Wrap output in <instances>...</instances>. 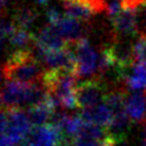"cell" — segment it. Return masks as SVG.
I'll return each instance as SVG.
<instances>
[{"label": "cell", "mask_w": 146, "mask_h": 146, "mask_svg": "<svg viewBox=\"0 0 146 146\" xmlns=\"http://www.w3.org/2000/svg\"><path fill=\"white\" fill-rule=\"evenodd\" d=\"M133 60L146 63V39L139 38L133 42Z\"/></svg>", "instance_id": "cell-15"}, {"label": "cell", "mask_w": 146, "mask_h": 146, "mask_svg": "<svg viewBox=\"0 0 146 146\" xmlns=\"http://www.w3.org/2000/svg\"><path fill=\"white\" fill-rule=\"evenodd\" d=\"M36 3H39V5H46V3H48V1L49 0H34Z\"/></svg>", "instance_id": "cell-19"}, {"label": "cell", "mask_w": 146, "mask_h": 146, "mask_svg": "<svg viewBox=\"0 0 146 146\" xmlns=\"http://www.w3.org/2000/svg\"><path fill=\"white\" fill-rule=\"evenodd\" d=\"M44 72L42 64L27 48L15 49L9 54L2 68L3 80L18 81L23 83L41 82Z\"/></svg>", "instance_id": "cell-1"}, {"label": "cell", "mask_w": 146, "mask_h": 146, "mask_svg": "<svg viewBox=\"0 0 146 146\" xmlns=\"http://www.w3.org/2000/svg\"><path fill=\"white\" fill-rule=\"evenodd\" d=\"M80 116L87 123H94V124L108 128L113 119V111L104 102L94 107L81 110Z\"/></svg>", "instance_id": "cell-8"}, {"label": "cell", "mask_w": 146, "mask_h": 146, "mask_svg": "<svg viewBox=\"0 0 146 146\" xmlns=\"http://www.w3.org/2000/svg\"><path fill=\"white\" fill-rule=\"evenodd\" d=\"M137 16V24H138V32L146 27V3L138 7L136 10Z\"/></svg>", "instance_id": "cell-16"}, {"label": "cell", "mask_w": 146, "mask_h": 146, "mask_svg": "<svg viewBox=\"0 0 146 146\" xmlns=\"http://www.w3.org/2000/svg\"><path fill=\"white\" fill-rule=\"evenodd\" d=\"M67 47L73 52L75 59V70L78 76L98 75L99 52H97L86 38L75 41H67Z\"/></svg>", "instance_id": "cell-2"}, {"label": "cell", "mask_w": 146, "mask_h": 146, "mask_svg": "<svg viewBox=\"0 0 146 146\" xmlns=\"http://www.w3.org/2000/svg\"><path fill=\"white\" fill-rule=\"evenodd\" d=\"M139 34H140V36H141V38L146 39V27H145V29H143V30H140V31H139Z\"/></svg>", "instance_id": "cell-18"}, {"label": "cell", "mask_w": 146, "mask_h": 146, "mask_svg": "<svg viewBox=\"0 0 146 146\" xmlns=\"http://www.w3.org/2000/svg\"><path fill=\"white\" fill-rule=\"evenodd\" d=\"M141 131H143V132H141V133H143V143H141L140 146H146V122H145V124H144Z\"/></svg>", "instance_id": "cell-17"}, {"label": "cell", "mask_w": 146, "mask_h": 146, "mask_svg": "<svg viewBox=\"0 0 146 146\" xmlns=\"http://www.w3.org/2000/svg\"><path fill=\"white\" fill-rule=\"evenodd\" d=\"M35 38L29 32V30L19 27V26H15V29L10 32V34L6 38L2 39V44L6 43V41L11 44L13 47H15L16 49H25Z\"/></svg>", "instance_id": "cell-13"}, {"label": "cell", "mask_w": 146, "mask_h": 146, "mask_svg": "<svg viewBox=\"0 0 146 146\" xmlns=\"http://www.w3.org/2000/svg\"><path fill=\"white\" fill-rule=\"evenodd\" d=\"M125 111L129 117L136 122L146 119V91H135L125 97Z\"/></svg>", "instance_id": "cell-9"}, {"label": "cell", "mask_w": 146, "mask_h": 146, "mask_svg": "<svg viewBox=\"0 0 146 146\" xmlns=\"http://www.w3.org/2000/svg\"><path fill=\"white\" fill-rule=\"evenodd\" d=\"M112 19V26L116 34L119 35H132L138 31L136 11L131 9H122Z\"/></svg>", "instance_id": "cell-7"}, {"label": "cell", "mask_w": 146, "mask_h": 146, "mask_svg": "<svg viewBox=\"0 0 146 146\" xmlns=\"http://www.w3.org/2000/svg\"><path fill=\"white\" fill-rule=\"evenodd\" d=\"M127 87L135 91H146V63L135 62L124 79Z\"/></svg>", "instance_id": "cell-10"}, {"label": "cell", "mask_w": 146, "mask_h": 146, "mask_svg": "<svg viewBox=\"0 0 146 146\" xmlns=\"http://www.w3.org/2000/svg\"><path fill=\"white\" fill-rule=\"evenodd\" d=\"M62 3L65 15L79 21H89L95 14L87 5L81 1H62Z\"/></svg>", "instance_id": "cell-12"}, {"label": "cell", "mask_w": 146, "mask_h": 146, "mask_svg": "<svg viewBox=\"0 0 146 146\" xmlns=\"http://www.w3.org/2000/svg\"><path fill=\"white\" fill-rule=\"evenodd\" d=\"M35 19H36V13L31 8L23 7L16 10L13 21L17 26L29 30V27L34 23Z\"/></svg>", "instance_id": "cell-14"}, {"label": "cell", "mask_w": 146, "mask_h": 146, "mask_svg": "<svg viewBox=\"0 0 146 146\" xmlns=\"http://www.w3.org/2000/svg\"><path fill=\"white\" fill-rule=\"evenodd\" d=\"M55 26L59 30L66 41H75L83 38V26L79 19L73 17L65 15L55 24Z\"/></svg>", "instance_id": "cell-11"}, {"label": "cell", "mask_w": 146, "mask_h": 146, "mask_svg": "<svg viewBox=\"0 0 146 146\" xmlns=\"http://www.w3.org/2000/svg\"><path fill=\"white\" fill-rule=\"evenodd\" d=\"M106 92L107 91L105 89V84H103L99 79L94 78L83 81L78 86V91H76L78 106L81 110L94 107L103 103Z\"/></svg>", "instance_id": "cell-4"}, {"label": "cell", "mask_w": 146, "mask_h": 146, "mask_svg": "<svg viewBox=\"0 0 146 146\" xmlns=\"http://www.w3.org/2000/svg\"><path fill=\"white\" fill-rule=\"evenodd\" d=\"M60 131L51 123L34 127L26 138L29 146H58Z\"/></svg>", "instance_id": "cell-5"}, {"label": "cell", "mask_w": 146, "mask_h": 146, "mask_svg": "<svg viewBox=\"0 0 146 146\" xmlns=\"http://www.w3.org/2000/svg\"><path fill=\"white\" fill-rule=\"evenodd\" d=\"M32 127L27 113L22 108H3L1 113V135L22 141L27 138L33 129Z\"/></svg>", "instance_id": "cell-3"}, {"label": "cell", "mask_w": 146, "mask_h": 146, "mask_svg": "<svg viewBox=\"0 0 146 146\" xmlns=\"http://www.w3.org/2000/svg\"><path fill=\"white\" fill-rule=\"evenodd\" d=\"M35 47L40 50H57L65 48L67 41L55 25H47L41 29L34 39Z\"/></svg>", "instance_id": "cell-6"}]
</instances>
